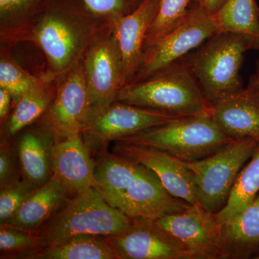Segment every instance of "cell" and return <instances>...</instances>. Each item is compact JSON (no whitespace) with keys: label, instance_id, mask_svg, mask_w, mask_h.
Instances as JSON below:
<instances>
[{"label":"cell","instance_id":"484cf974","mask_svg":"<svg viewBox=\"0 0 259 259\" xmlns=\"http://www.w3.org/2000/svg\"><path fill=\"white\" fill-rule=\"evenodd\" d=\"M51 0H0V37L6 44L45 9Z\"/></svg>","mask_w":259,"mask_h":259},{"label":"cell","instance_id":"f1b7e54d","mask_svg":"<svg viewBox=\"0 0 259 259\" xmlns=\"http://www.w3.org/2000/svg\"><path fill=\"white\" fill-rule=\"evenodd\" d=\"M0 250L1 258L5 255L25 254L30 258L40 250L36 232L3 225L0 226Z\"/></svg>","mask_w":259,"mask_h":259},{"label":"cell","instance_id":"e0dca14e","mask_svg":"<svg viewBox=\"0 0 259 259\" xmlns=\"http://www.w3.org/2000/svg\"><path fill=\"white\" fill-rule=\"evenodd\" d=\"M209 113L232 140L259 138V102L246 88L210 104Z\"/></svg>","mask_w":259,"mask_h":259},{"label":"cell","instance_id":"30bf717a","mask_svg":"<svg viewBox=\"0 0 259 259\" xmlns=\"http://www.w3.org/2000/svg\"><path fill=\"white\" fill-rule=\"evenodd\" d=\"M184 117H186L134 106L117 100L95 115L83 130L81 136L90 153H93L111 141L115 142L122 138Z\"/></svg>","mask_w":259,"mask_h":259},{"label":"cell","instance_id":"d6986e66","mask_svg":"<svg viewBox=\"0 0 259 259\" xmlns=\"http://www.w3.org/2000/svg\"><path fill=\"white\" fill-rule=\"evenodd\" d=\"M69 194L67 189L52 175L25 200L8 225L36 232L68 202Z\"/></svg>","mask_w":259,"mask_h":259},{"label":"cell","instance_id":"5b68a950","mask_svg":"<svg viewBox=\"0 0 259 259\" xmlns=\"http://www.w3.org/2000/svg\"><path fill=\"white\" fill-rule=\"evenodd\" d=\"M248 50L243 37L217 32L187 60L209 105L243 89L240 71Z\"/></svg>","mask_w":259,"mask_h":259},{"label":"cell","instance_id":"1f68e13d","mask_svg":"<svg viewBox=\"0 0 259 259\" xmlns=\"http://www.w3.org/2000/svg\"><path fill=\"white\" fill-rule=\"evenodd\" d=\"M18 151L8 143L2 141L0 148V187L20 180L17 175Z\"/></svg>","mask_w":259,"mask_h":259},{"label":"cell","instance_id":"8fae6325","mask_svg":"<svg viewBox=\"0 0 259 259\" xmlns=\"http://www.w3.org/2000/svg\"><path fill=\"white\" fill-rule=\"evenodd\" d=\"M154 221L180 243L192 259H221V225L214 213L200 204H191Z\"/></svg>","mask_w":259,"mask_h":259},{"label":"cell","instance_id":"cb8c5ba5","mask_svg":"<svg viewBox=\"0 0 259 259\" xmlns=\"http://www.w3.org/2000/svg\"><path fill=\"white\" fill-rule=\"evenodd\" d=\"M259 194V142L251 157L243 167L226 204L214 213L220 224L234 218L248 205Z\"/></svg>","mask_w":259,"mask_h":259},{"label":"cell","instance_id":"ffe728a7","mask_svg":"<svg viewBox=\"0 0 259 259\" xmlns=\"http://www.w3.org/2000/svg\"><path fill=\"white\" fill-rule=\"evenodd\" d=\"M54 138L44 127L24 132L19 139V166L23 179L36 187L50 180L52 171V145Z\"/></svg>","mask_w":259,"mask_h":259},{"label":"cell","instance_id":"44dd1931","mask_svg":"<svg viewBox=\"0 0 259 259\" xmlns=\"http://www.w3.org/2000/svg\"><path fill=\"white\" fill-rule=\"evenodd\" d=\"M143 165L116 153H105L95 162V187L112 206L142 170Z\"/></svg>","mask_w":259,"mask_h":259},{"label":"cell","instance_id":"3957f363","mask_svg":"<svg viewBox=\"0 0 259 259\" xmlns=\"http://www.w3.org/2000/svg\"><path fill=\"white\" fill-rule=\"evenodd\" d=\"M132 221L93 187L69 199L37 230L40 250L83 235L116 236L127 231Z\"/></svg>","mask_w":259,"mask_h":259},{"label":"cell","instance_id":"ba28073f","mask_svg":"<svg viewBox=\"0 0 259 259\" xmlns=\"http://www.w3.org/2000/svg\"><path fill=\"white\" fill-rule=\"evenodd\" d=\"M81 64L93 118L117 101L126 84L122 56L111 25H105L97 33L87 49Z\"/></svg>","mask_w":259,"mask_h":259},{"label":"cell","instance_id":"ac0fdd59","mask_svg":"<svg viewBox=\"0 0 259 259\" xmlns=\"http://www.w3.org/2000/svg\"><path fill=\"white\" fill-rule=\"evenodd\" d=\"M221 259H245L259 254V194L234 218L221 224Z\"/></svg>","mask_w":259,"mask_h":259},{"label":"cell","instance_id":"4fadbf2b","mask_svg":"<svg viewBox=\"0 0 259 259\" xmlns=\"http://www.w3.org/2000/svg\"><path fill=\"white\" fill-rule=\"evenodd\" d=\"M107 238L117 259H192L152 220L133 219L127 231Z\"/></svg>","mask_w":259,"mask_h":259},{"label":"cell","instance_id":"2e32d148","mask_svg":"<svg viewBox=\"0 0 259 259\" xmlns=\"http://www.w3.org/2000/svg\"><path fill=\"white\" fill-rule=\"evenodd\" d=\"M159 5L160 0H144L132 13L110 25L122 56L126 84L132 82L142 64L146 34Z\"/></svg>","mask_w":259,"mask_h":259},{"label":"cell","instance_id":"277c9868","mask_svg":"<svg viewBox=\"0 0 259 259\" xmlns=\"http://www.w3.org/2000/svg\"><path fill=\"white\" fill-rule=\"evenodd\" d=\"M233 140L216 125L209 112L141 131L115 142L158 148L181 161H199L212 156Z\"/></svg>","mask_w":259,"mask_h":259},{"label":"cell","instance_id":"83f0119b","mask_svg":"<svg viewBox=\"0 0 259 259\" xmlns=\"http://www.w3.org/2000/svg\"><path fill=\"white\" fill-rule=\"evenodd\" d=\"M199 0H160L159 9L148 29L144 49L152 45L183 18L190 5Z\"/></svg>","mask_w":259,"mask_h":259},{"label":"cell","instance_id":"836d02e7","mask_svg":"<svg viewBox=\"0 0 259 259\" xmlns=\"http://www.w3.org/2000/svg\"><path fill=\"white\" fill-rule=\"evenodd\" d=\"M246 89L259 102V59L255 64L254 73L250 76Z\"/></svg>","mask_w":259,"mask_h":259},{"label":"cell","instance_id":"4316f807","mask_svg":"<svg viewBox=\"0 0 259 259\" xmlns=\"http://www.w3.org/2000/svg\"><path fill=\"white\" fill-rule=\"evenodd\" d=\"M41 77H36L23 69L10 56L8 51L1 50L0 58V88L8 90L16 104L28 90L35 87Z\"/></svg>","mask_w":259,"mask_h":259},{"label":"cell","instance_id":"d6a6232c","mask_svg":"<svg viewBox=\"0 0 259 259\" xmlns=\"http://www.w3.org/2000/svg\"><path fill=\"white\" fill-rule=\"evenodd\" d=\"M13 104L11 94L4 88H0V120L5 122L9 115L10 107Z\"/></svg>","mask_w":259,"mask_h":259},{"label":"cell","instance_id":"52a82bcc","mask_svg":"<svg viewBox=\"0 0 259 259\" xmlns=\"http://www.w3.org/2000/svg\"><path fill=\"white\" fill-rule=\"evenodd\" d=\"M217 32L214 16L197 2L176 25L144 49L142 64L132 82L148 79L182 60Z\"/></svg>","mask_w":259,"mask_h":259},{"label":"cell","instance_id":"6da1fadb","mask_svg":"<svg viewBox=\"0 0 259 259\" xmlns=\"http://www.w3.org/2000/svg\"><path fill=\"white\" fill-rule=\"evenodd\" d=\"M105 25L80 0H51L40 14L5 44H35L47 59V71L41 77L56 81L79 64Z\"/></svg>","mask_w":259,"mask_h":259},{"label":"cell","instance_id":"4dcf8cb0","mask_svg":"<svg viewBox=\"0 0 259 259\" xmlns=\"http://www.w3.org/2000/svg\"><path fill=\"white\" fill-rule=\"evenodd\" d=\"M89 13L104 25H112L131 14L144 0H80Z\"/></svg>","mask_w":259,"mask_h":259},{"label":"cell","instance_id":"5bb4252c","mask_svg":"<svg viewBox=\"0 0 259 259\" xmlns=\"http://www.w3.org/2000/svg\"><path fill=\"white\" fill-rule=\"evenodd\" d=\"M113 153L152 171L172 195L190 204H198L192 175L185 162L158 148L125 143L115 142Z\"/></svg>","mask_w":259,"mask_h":259},{"label":"cell","instance_id":"7402d4cb","mask_svg":"<svg viewBox=\"0 0 259 259\" xmlns=\"http://www.w3.org/2000/svg\"><path fill=\"white\" fill-rule=\"evenodd\" d=\"M218 32L244 38L248 49L259 51V8L256 0H227L213 15Z\"/></svg>","mask_w":259,"mask_h":259},{"label":"cell","instance_id":"8992f818","mask_svg":"<svg viewBox=\"0 0 259 259\" xmlns=\"http://www.w3.org/2000/svg\"><path fill=\"white\" fill-rule=\"evenodd\" d=\"M258 142V137L233 140L209 157L184 161L192 175L199 204L212 213L224 207L237 177Z\"/></svg>","mask_w":259,"mask_h":259},{"label":"cell","instance_id":"9a60e30c","mask_svg":"<svg viewBox=\"0 0 259 259\" xmlns=\"http://www.w3.org/2000/svg\"><path fill=\"white\" fill-rule=\"evenodd\" d=\"M81 134L54 139L52 145L53 176L75 196L95 187V162Z\"/></svg>","mask_w":259,"mask_h":259},{"label":"cell","instance_id":"9c48e42d","mask_svg":"<svg viewBox=\"0 0 259 259\" xmlns=\"http://www.w3.org/2000/svg\"><path fill=\"white\" fill-rule=\"evenodd\" d=\"M41 127L54 139L81 134L93 118L81 61L56 80L55 96L42 116Z\"/></svg>","mask_w":259,"mask_h":259},{"label":"cell","instance_id":"7a4b0ae2","mask_svg":"<svg viewBox=\"0 0 259 259\" xmlns=\"http://www.w3.org/2000/svg\"><path fill=\"white\" fill-rule=\"evenodd\" d=\"M117 100L180 117L200 115L209 109L188 61L184 59L148 79L127 83Z\"/></svg>","mask_w":259,"mask_h":259},{"label":"cell","instance_id":"d4e9b609","mask_svg":"<svg viewBox=\"0 0 259 259\" xmlns=\"http://www.w3.org/2000/svg\"><path fill=\"white\" fill-rule=\"evenodd\" d=\"M32 258L117 259L107 237L83 235L56 246L42 248Z\"/></svg>","mask_w":259,"mask_h":259},{"label":"cell","instance_id":"e575fe53","mask_svg":"<svg viewBox=\"0 0 259 259\" xmlns=\"http://www.w3.org/2000/svg\"><path fill=\"white\" fill-rule=\"evenodd\" d=\"M227 0H199L198 3L203 9L214 15Z\"/></svg>","mask_w":259,"mask_h":259},{"label":"cell","instance_id":"7c38bea8","mask_svg":"<svg viewBox=\"0 0 259 259\" xmlns=\"http://www.w3.org/2000/svg\"><path fill=\"white\" fill-rule=\"evenodd\" d=\"M191 204L172 195L165 188L159 178L146 167L133 181L112 207L132 219L156 221L178 212Z\"/></svg>","mask_w":259,"mask_h":259},{"label":"cell","instance_id":"f546056e","mask_svg":"<svg viewBox=\"0 0 259 259\" xmlns=\"http://www.w3.org/2000/svg\"><path fill=\"white\" fill-rule=\"evenodd\" d=\"M37 188L25 179L15 181L1 187L0 225H8L25 200Z\"/></svg>","mask_w":259,"mask_h":259},{"label":"cell","instance_id":"603a6c76","mask_svg":"<svg viewBox=\"0 0 259 259\" xmlns=\"http://www.w3.org/2000/svg\"><path fill=\"white\" fill-rule=\"evenodd\" d=\"M56 89V81L42 78L40 82L28 90L15 104L13 112L5 121L6 136L9 138L15 136L41 117L54 100Z\"/></svg>","mask_w":259,"mask_h":259}]
</instances>
